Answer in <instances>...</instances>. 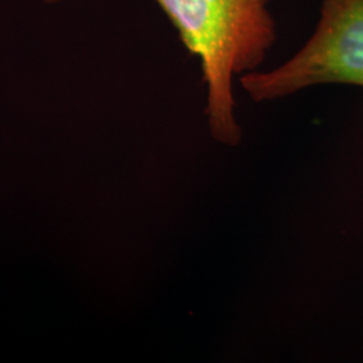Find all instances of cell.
Instances as JSON below:
<instances>
[{"mask_svg": "<svg viewBox=\"0 0 363 363\" xmlns=\"http://www.w3.org/2000/svg\"><path fill=\"white\" fill-rule=\"evenodd\" d=\"M45 1H48V3H57V1H60V0H45Z\"/></svg>", "mask_w": 363, "mask_h": 363, "instance_id": "3957f363", "label": "cell"}, {"mask_svg": "<svg viewBox=\"0 0 363 363\" xmlns=\"http://www.w3.org/2000/svg\"><path fill=\"white\" fill-rule=\"evenodd\" d=\"M184 46L201 58L208 86V127L220 143L237 145L232 81L253 72L276 40L269 0H156Z\"/></svg>", "mask_w": 363, "mask_h": 363, "instance_id": "6da1fadb", "label": "cell"}, {"mask_svg": "<svg viewBox=\"0 0 363 363\" xmlns=\"http://www.w3.org/2000/svg\"><path fill=\"white\" fill-rule=\"evenodd\" d=\"M322 84L363 88V0H325L311 38L291 60L241 77L244 91L257 103Z\"/></svg>", "mask_w": 363, "mask_h": 363, "instance_id": "7a4b0ae2", "label": "cell"}]
</instances>
